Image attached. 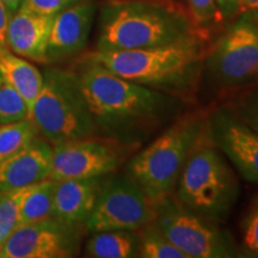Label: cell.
Wrapping results in <instances>:
<instances>
[{
	"instance_id": "1",
	"label": "cell",
	"mask_w": 258,
	"mask_h": 258,
	"mask_svg": "<svg viewBox=\"0 0 258 258\" xmlns=\"http://www.w3.org/2000/svg\"><path fill=\"white\" fill-rule=\"evenodd\" d=\"M76 72L98 134L137 151L188 108L178 97L121 78L86 57Z\"/></svg>"
},
{
	"instance_id": "2",
	"label": "cell",
	"mask_w": 258,
	"mask_h": 258,
	"mask_svg": "<svg viewBox=\"0 0 258 258\" xmlns=\"http://www.w3.org/2000/svg\"><path fill=\"white\" fill-rule=\"evenodd\" d=\"M207 32L175 0H109L99 15L96 50L169 46L206 40Z\"/></svg>"
},
{
	"instance_id": "3",
	"label": "cell",
	"mask_w": 258,
	"mask_h": 258,
	"mask_svg": "<svg viewBox=\"0 0 258 258\" xmlns=\"http://www.w3.org/2000/svg\"><path fill=\"white\" fill-rule=\"evenodd\" d=\"M206 53V40H196L144 49L95 50L84 57L121 78L190 103L203 78Z\"/></svg>"
},
{
	"instance_id": "4",
	"label": "cell",
	"mask_w": 258,
	"mask_h": 258,
	"mask_svg": "<svg viewBox=\"0 0 258 258\" xmlns=\"http://www.w3.org/2000/svg\"><path fill=\"white\" fill-rule=\"evenodd\" d=\"M206 122L207 111H185L124 164L123 172L153 203L173 195L189 156L206 133Z\"/></svg>"
},
{
	"instance_id": "5",
	"label": "cell",
	"mask_w": 258,
	"mask_h": 258,
	"mask_svg": "<svg viewBox=\"0 0 258 258\" xmlns=\"http://www.w3.org/2000/svg\"><path fill=\"white\" fill-rule=\"evenodd\" d=\"M173 196L189 211L217 224L231 217L240 196L239 179L206 133L189 156Z\"/></svg>"
},
{
	"instance_id": "6",
	"label": "cell",
	"mask_w": 258,
	"mask_h": 258,
	"mask_svg": "<svg viewBox=\"0 0 258 258\" xmlns=\"http://www.w3.org/2000/svg\"><path fill=\"white\" fill-rule=\"evenodd\" d=\"M42 74L43 85L29 111L38 135L51 145L99 135L76 70L49 67Z\"/></svg>"
},
{
	"instance_id": "7",
	"label": "cell",
	"mask_w": 258,
	"mask_h": 258,
	"mask_svg": "<svg viewBox=\"0 0 258 258\" xmlns=\"http://www.w3.org/2000/svg\"><path fill=\"white\" fill-rule=\"evenodd\" d=\"M203 72L224 91L258 85V16L239 15L207 48Z\"/></svg>"
},
{
	"instance_id": "8",
	"label": "cell",
	"mask_w": 258,
	"mask_h": 258,
	"mask_svg": "<svg viewBox=\"0 0 258 258\" xmlns=\"http://www.w3.org/2000/svg\"><path fill=\"white\" fill-rule=\"evenodd\" d=\"M154 224L188 258L243 256L230 231L189 211L173 195L154 203Z\"/></svg>"
},
{
	"instance_id": "9",
	"label": "cell",
	"mask_w": 258,
	"mask_h": 258,
	"mask_svg": "<svg viewBox=\"0 0 258 258\" xmlns=\"http://www.w3.org/2000/svg\"><path fill=\"white\" fill-rule=\"evenodd\" d=\"M154 217V203L122 171L106 177L85 230L89 234L101 231H139L152 222Z\"/></svg>"
},
{
	"instance_id": "10",
	"label": "cell",
	"mask_w": 258,
	"mask_h": 258,
	"mask_svg": "<svg viewBox=\"0 0 258 258\" xmlns=\"http://www.w3.org/2000/svg\"><path fill=\"white\" fill-rule=\"evenodd\" d=\"M135 151L111 139L96 137L53 145L49 178H95L117 172Z\"/></svg>"
},
{
	"instance_id": "11",
	"label": "cell",
	"mask_w": 258,
	"mask_h": 258,
	"mask_svg": "<svg viewBox=\"0 0 258 258\" xmlns=\"http://www.w3.org/2000/svg\"><path fill=\"white\" fill-rule=\"evenodd\" d=\"M86 233L84 225L53 217L21 225L0 246V258L76 257Z\"/></svg>"
},
{
	"instance_id": "12",
	"label": "cell",
	"mask_w": 258,
	"mask_h": 258,
	"mask_svg": "<svg viewBox=\"0 0 258 258\" xmlns=\"http://www.w3.org/2000/svg\"><path fill=\"white\" fill-rule=\"evenodd\" d=\"M206 134L244 180L258 184V133L227 104L207 111Z\"/></svg>"
},
{
	"instance_id": "13",
	"label": "cell",
	"mask_w": 258,
	"mask_h": 258,
	"mask_svg": "<svg viewBox=\"0 0 258 258\" xmlns=\"http://www.w3.org/2000/svg\"><path fill=\"white\" fill-rule=\"evenodd\" d=\"M97 5L80 0L53 19L47 47V63H61L82 53L89 41Z\"/></svg>"
},
{
	"instance_id": "14",
	"label": "cell",
	"mask_w": 258,
	"mask_h": 258,
	"mask_svg": "<svg viewBox=\"0 0 258 258\" xmlns=\"http://www.w3.org/2000/svg\"><path fill=\"white\" fill-rule=\"evenodd\" d=\"M53 145L38 135L0 165V192L14 191L50 177Z\"/></svg>"
},
{
	"instance_id": "15",
	"label": "cell",
	"mask_w": 258,
	"mask_h": 258,
	"mask_svg": "<svg viewBox=\"0 0 258 258\" xmlns=\"http://www.w3.org/2000/svg\"><path fill=\"white\" fill-rule=\"evenodd\" d=\"M106 177L56 180L51 217L69 224L85 226Z\"/></svg>"
},
{
	"instance_id": "16",
	"label": "cell",
	"mask_w": 258,
	"mask_h": 258,
	"mask_svg": "<svg viewBox=\"0 0 258 258\" xmlns=\"http://www.w3.org/2000/svg\"><path fill=\"white\" fill-rule=\"evenodd\" d=\"M54 17L17 10L10 17L6 29V46L17 55L47 63V47Z\"/></svg>"
},
{
	"instance_id": "17",
	"label": "cell",
	"mask_w": 258,
	"mask_h": 258,
	"mask_svg": "<svg viewBox=\"0 0 258 258\" xmlns=\"http://www.w3.org/2000/svg\"><path fill=\"white\" fill-rule=\"evenodd\" d=\"M0 73L24 99L30 111L43 85V74L28 59L17 55L8 47H0Z\"/></svg>"
},
{
	"instance_id": "18",
	"label": "cell",
	"mask_w": 258,
	"mask_h": 258,
	"mask_svg": "<svg viewBox=\"0 0 258 258\" xmlns=\"http://www.w3.org/2000/svg\"><path fill=\"white\" fill-rule=\"evenodd\" d=\"M85 256L91 258L139 257L138 231L116 230L91 233L85 244Z\"/></svg>"
},
{
	"instance_id": "19",
	"label": "cell",
	"mask_w": 258,
	"mask_h": 258,
	"mask_svg": "<svg viewBox=\"0 0 258 258\" xmlns=\"http://www.w3.org/2000/svg\"><path fill=\"white\" fill-rule=\"evenodd\" d=\"M55 184L56 180L47 178L29 186L22 201L19 226L51 217Z\"/></svg>"
},
{
	"instance_id": "20",
	"label": "cell",
	"mask_w": 258,
	"mask_h": 258,
	"mask_svg": "<svg viewBox=\"0 0 258 258\" xmlns=\"http://www.w3.org/2000/svg\"><path fill=\"white\" fill-rule=\"evenodd\" d=\"M37 137V129L30 118L0 124V165L21 152Z\"/></svg>"
},
{
	"instance_id": "21",
	"label": "cell",
	"mask_w": 258,
	"mask_h": 258,
	"mask_svg": "<svg viewBox=\"0 0 258 258\" xmlns=\"http://www.w3.org/2000/svg\"><path fill=\"white\" fill-rule=\"evenodd\" d=\"M139 257L143 258H188L175 244L159 230V227L150 222L138 231Z\"/></svg>"
},
{
	"instance_id": "22",
	"label": "cell",
	"mask_w": 258,
	"mask_h": 258,
	"mask_svg": "<svg viewBox=\"0 0 258 258\" xmlns=\"http://www.w3.org/2000/svg\"><path fill=\"white\" fill-rule=\"evenodd\" d=\"M29 186L14 191L0 192V246L19 226L22 201Z\"/></svg>"
},
{
	"instance_id": "23",
	"label": "cell",
	"mask_w": 258,
	"mask_h": 258,
	"mask_svg": "<svg viewBox=\"0 0 258 258\" xmlns=\"http://www.w3.org/2000/svg\"><path fill=\"white\" fill-rule=\"evenodd\" d=\"M29 118V106L0 73V124Z\"/></svg>"
},
{
	"instance_id": "24",
	"label": "cell",
	"mask_w": 258,
	"mask_h": 258,
	"mask_svg": "<svg viewBox=\"0 0 258 258\" xmlns=\"http://www.w3.org/2000/svg\"><path fill=\"white\" fill-rule=\"evenodd\" d=\"M226 104L245 124L258 133V85L239 93Z\"/></svg>"
},
{
	"instance_id": "25",
	"label": "cell",
	"mask_w": 258,
	"mask_h": 258,
	"mask_svg": "<svg viewBox=\"0 0 258 258\" xmlns=\"http://www.w3.org/2000/svg\"><path fill=\"white\" fill-rule=\"evenodd\" d=\"M240 227L243 235L241 254L246 257H258V192L250 202Z\"/></svg>"
},
{
	"instance_id": "26",
	"label": "cell",
	"mask_w": 258,
	"mask_h": 258,
	"mask_svg": "<svg viewBox=\"0 0 258 258\" xmlns=\"http://www.w3.org/2000/svg\"><path fill=\"white\" fill-rule=\"evenodd\" d=\"M190 15L200 27L208 31V28L214 27L224 21L219 11L217 0H185Z\"/></svg>"
},
{
	"instance_id": "27",
	"label": "cell",
	"mask_w": 258,
	"mask_h": 258,
	"mask_svg": "<svg viewBox=\"0 0 258 258\" xmlns=\"http://www.w3.org/2000/svg\"><path fill=\"white\" fill-rule=\"evenodd\" d=\"M80 0H22L18 10L31 12V14L55 17L74 3Z\"/></svg>"
},
{
	"instance_id": "28",
	"label": "cell",
	"mask_w": 258,
	"mask_h": 258,
	"mask_svg": "<svg viewBox=\"0 0 258 258\" xmlns=\"http://www.w3.org/2000/svg\"><path fill=\"white\" fill-rule=\"evenodd\" d=\"M240 0H217V5L222 18L231 19L238 14V6Z\"/></svg>"
},
{
	"instance_id": "29",
	"label": "cell",
	"mask_w": 258,
	"mask_h": 258,
	"mask_svg": "<svg viewBox=\"0 0 258 258\" xmlns=\"http://www.w3.org/2000/svg\"><path fill=\"white\" fill-rule=\"evenodd\" d=\"M10 17H11V14L4 3L0 0V47H8L6 46V29H8Z\"/></svg>"
},
{
	"instance_id": "30",
	"label": "cell",
	"mask_w": 258,
	"mask_h": 258,
	"mask_svg": "<svg viewBox=\"0 0 258 258\" xmlns=\"http://www.w3.org/2000/svg\"><path fill=\"white\" fill-rule=\"evenodd\" d=\"M243 14L258 16V0H240L237 15Z\"/></svg>"
},
{
	"instance_id": "31",
	"label": "cell",
	"mask_w": 258,
	"mask_h": 258,
	"mask_svg": "<svg viewBox=\"0 0 258 258\" xmlns=\"http://www.w3.org/2000/svg\"><path fill=\"white\" fill-rule=\"evenodd\" d=\"M3 3H4L6 8L10 11V14L14 15L16 11L19 9V6H21V3L22 0H2Z\"/></svg>"
}]
</instances>
